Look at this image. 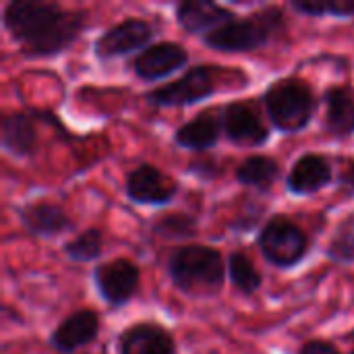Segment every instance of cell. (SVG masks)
Here are the masks:
<instances>
[{"label": "cell", "mask_w": 354, "mask_h": 354, "mask_svg": "<svg viewBox=\"0 0 354 354\" xmlns=\"http://www.w3.org/2000/svg\"><path fill=\"white\" fill-rule=\"evenodd\" d=\"M2 23L25 56L48 58L77 41L87 25V12L64 10L54 2L12 0L4 6Z\"/></svg>", "instance_id": "cell-1"}, {"label": "cell", "mask_w": 354, "mask_h": 354, "mask_svg": "<svg viewBox=\"0 0 354 354\" xmlns=\"http://www.w3.org/2000/svg\"><path fill=\"white\" fill-rule=\"evenodd\" d=\"M174 286L193 297H212L224 284V259L220 251L205 245L178 247L168 259Z\"/></svg>", "instance_id": "cell-2"}, {"label": "cell", "mask_w": 354, "mask_h": 354, "mask_svg": "<svg viewBox=\"0 0 354 354\" xmlns=\"http://www.w3.org/2000/svg\"><path fill=\"white\" fill-rule=\"evenodd\" d=\"M286 31V15L278 6L261 8L247 19H234L203 37L218 52H255Z\"/></svg>", "instance_id": "cell-3"}, {"label": "cell", "mask_w": 354, "mask_h": 354, "mask_svg": "<svg viewBox=\"0 0 354 354\" xmlns=\"http://www.w3.org/2000/svg\"><path fill=\"white\" fill-rule=\"evenodd\" d=\"M263 104L272 124L286 135L307 129L317 110L311 85L297 77L274 81L263 93Z\"/></svg>", "instance_id": "cell-4"}, {"label": "cell", "mask_w": 354, "mask_h": 354, "mask_svg": "<svg viewBox=\"0 0 354 354\" xmlns=\"http://www.w3.org/2000/svg\"><path fill=\"white\" fill-rule=\"evenodd\" d=\"M257 245L261 255L280 270L299 266L309 251V239L305 230L284 214H276L266 222L257 236Z\"/></svg>", "instance_id": "cell-5"}, {"label": "cell", "mask_w": 354, "mask_h": 354, "mask_svg": "<svg viewBox=\"0 0 354 354\" xmlns=\"http://www.w3.org/2000/svg\"><path fill=\"white\" fill-rule=\"evenodd\" d=\"M214 93H216V77L212 64H197L191 66L180 79L149 91L145 100L151 106L176 108V106H191L203 102Z\"/></svg>", "instance_id": "cell-6"}, {"label": "cell", "mask_w": 354, "mask_h": 354, "mask_svg": "<svg viewBox=\"0 0 354 354\" xmlns=\"http://www.w3.org/2000/svg\"><path fill=\"white\" fill-rule=\"evenodd\" d=\"M153 37V27L145 19H124L106 29L93 44V52L100 60H114L137 50H145Z\"/></svg>", "instance_id": "cell-7"}, {"label": "cell", "mask_w": 354, "mask_h": 354, "mask_svg": "<svg viewBox=\"0 0 354 354\" xmlns=\"http://www.w3.org/2000/svg\"><path fill=\"white\" fill-rule=\"evenodd\" d=\"M93 282L100 292V297L112 305V307H122L127 305L133 295L139 288L141 282V272L131 259H112L108 263H102L93 272Z\"/></svg>", "instance_id": "cell-8"}, {"label": "cell", "mask_w": 354, "mask_h": 354, "mask_svg": "<svg viewBox=\"0 0 354 354\" xmlns=\"http://www.w3.org/2000/svg\"><path fill=\"white\" fill-rule=\"evenodd\" d=\"M124 191L133 203L160 207L168 205L176 197L178 185L153 164H141L133 172H129Z\"/></svg>", "instance_id": "cell-9"}, {"label": "cell", "mask_w": 354, "mask_h": 354, "mask_svg": "<svg viewBox=\"0 0 354 354\" xmlns=\"http://www.w3.org/2000/svg\"><path fill=\"white\" fill-rule=\"evenodd\" d=\"M187 62H189V52L185 46L176 41H160L139 52L131 66L139 79L153 83L180 71L183 66H187Z\"/></svg>", "instance_id": "cell-10"}, {"label": "cell", "mask_w": 354, "mask_h": 354, "mask_svg": "<svg viewBox=\"0 0 354 354\" xmlns=\"http://www.w3.org/2000/svg\"><path fill=\"white\" fill-rule=\"evenodd\" d=\"M222 131L239 147H261L270 141V129L245 102H232L222 112Z\"/></svg>", "instance_id": "cell-11"}, {"label": "cell", "mask_w": 354, "mask_h": 354, "mask_svg": "<svg viewBox=\"0 0 354 354\" xmlns=\"http://www.w3.org/2000/svg\"><path fill=\"white\" fill-rule=\"evenodd\" d=\"M100 334V317L91 309L75 311L58 324L50 336V346L58 354H75L91 344Z\"/></svg>", "instance_id": "cell-12"}, {"label": "cell", "mask_w": 354, "mask_h": 354, "mask_svg": "<svg viewBox=\"0 0 354 354\" xmlns=\"http://www.w3.org/2000/svg\"><path fill=\"white\" fill-rule=\"evenodd\" d=\"M236 15L209 0H185L176 6V21L178 25L191 35H209L212 31L220 29L222 25L234 21Z\"/></svg>", "instance_id": "cell-13"}, {"label": "cell", "mask_w": 354, "mask_h": 354, "mask_svg": "<svg viewBox=\"0 0 354 354\" xmlns=\"http://www.w3.org/2000/svg\"><path fill=\"white\" fill-rule=\"evenodd\" d=\"M332 183V166L319 153L301 156L286 176V189L297 197L319 193Z\"/></svg>", "instance_id": "cell-14"}, {"label": "cell", "mask_w": 354, "mask_h": 354, "mask_svg": "<svg viewBox=\"0 0 354 354\" xmlns=\"http://www.w3.org/2000/svg\"><path fill=\"white\" fill-rule=\"evenodd\" d=\"M118 354H174V340L158 324H135L118 336Z\"/></svg>", "instance_id": "cell-15"}, {"label": "cell", "mask_w": 354, "mask_h": 354, "mask_svg": "<svg viewBox=\"0 0 354 354\" xmlns=\"http://www.w3.org/2000/svg\"><path fill=\"white\" fill-rule=\"evenodd\" d=\"M19 218H21L23 228L29 234L44 236V239L58 236L73 228V222L66 216V212L60 205L48 203V201L29 203L25 207H19Z\"/></svg>", "instance_id": "cell-16"}, {"label": "cell", "mask_w": 354, "mask_h": 354, "mask_svg": "<svg viewBox=\"0 0 354 354\" xmlns=\"http://www.w3.org/2000/svg\"><path fill=\"white\" fill-rule=\"evenodd\" d=\"M220 133H222V118L214 116L212 112H201L193 120L176 129L174 141L185 149L205 151L220 141Z\"/></svg>", "instance_id": "cell-17"}, {"label": "cell", "mask_w": 354, "mask_h": 354, "mask_svg": "<svg viewBox=\"0 0 354 354\" xmlns=\"http://www.w3.org/2000/svg\"><path fill=\"white\" fill-rule=\"evenodd\" d=\"M2 149L15 158H27L33 153L37 135L31 118L21 112L6 114L2 118V133H0Z\"/></svg>", "instance_id": "cell-18"}, {"label": "cell", "mask_w": 354, "mask_h": 354, "mask_svg": "<svg viewBox=\"0 0 354 354\" xmlns=\"http://www.w3.org/2000/svg\"><path fill=\"white\" fill-rule=\"evenodd\" d=\"M326 100V133L334 139H346L354 133V97L342 87H330Z\"/></svg>", "instance_id": "cell-19"}, {"label": "cell", "mask_w": 354, "mask_h": 354, "mask_svg": "<svg viewBox=\"0 0 354 354\" xmlns=\"http://www.w3.org/2000/svg\"><path fill=\"white\" fill-rule=\"evenodd\" d=\"M280 176V164L270 156H251L236 168V180L245 187L268 191Z\"/></svg>", "instance_id": "cell-20"}, {"label": "cell", "mask_w": 354, "mask_h": 354, "mask_svg": "<svg viewBox=\"0 0 354 354\" xmlns=\"http://www.w3.org/2000/svg\"><path fill=\"white\" fill-rule=\"evenodd\" d=\"M228 276L232 286L243 295H255L263 284V278L253 266V261L241 251L228 257Z\"/></svg>", "instance_id": "cell-21"}, {"label": "cell", "mask_w": 354, "mask_h": 354, "mask_svg": "<svg viewBox=\"0 0 354 354\" xmlns=\"http://www.w3.org/2000/svg\"><path fill=\"white\" fill-rule=\"evenodd\" d=\"M102 247H104L102 230L89 228V230L81 232L79 236H75L71 243L64 245V255L71 261L87 263V261H95L102 255Z\"/></svg>", "instance_id": "cell-22"}, {"label": "cell", "mask_w": 354, "mask_h": 354, "mask_svg": "<svg viewBox=\"0 0 354 354\" xmlns=\"http://www.w3.org/2000/svg\"><path fill=\"white\" fill-rule=\"evenodd\" d=\"M328 257L336 263L354 261V214L346 216L338 226L328 247Z\"/></svg>", "instance_id": "cell-23"}, {"label": "cell", "mask_w": 354, "mask_h": 354, "mask_svg": "<svg viewBox=\"0 0 354 354\" xmlns=\"http://www.w3.org/2000/svg\"><path fill=\"white\" fill-rule=\"evenodd\" d=\"M153 232L166 239H191L197 234V220L187 214H168L153 224Z\"/></svg>", "instance_id": "cell-24"}, {"label": "cell", "mask_w": 354, "mask_h": 354, "mask_svg": "<svg viewBox=\"0 0 354 354\" xmlns=\"http://www.w3.org/2000/svg\"><path fill=\"white\" fill-rule=\"evenodd\" d=\"M295 10L309 15V17H324V15H336V17H354V0H297L292 2Z\"/></svg>", "instance_id": "cell-25"}, {"label": "cell", "mask_w": 354, "mask_h": 354, "mask_svg": "<svg viewBox=\"0 0 354 354\" xmlns=\"http://www.w3.org/2000/svg\"><path fill=\"white\" fill-rule=\"evenodd\" d=\"M187 172L201 180H214L220 174V168L214 160H199V162H191Z\"/></svg>", "instance_id": "cell-26"}, {"label": "cell", "mask_w": 354, "mask_h": 354, "mask_svg": "<svg viewBox=\"0 0 354 354\" xmlns=\"http://www.w3.org/2000/svg\"><path fill=\"white\" fill-rule=\"evenodd\" d=\"M299 354H342L332 342L326 340H311L307 344H303V348L299 351Z\"/></svg>", "instance_id": "cell-27"}, {"label": "cell", "mask_w": 354, "mask_h": 354, "mask_svg": "<svg viewBox=\"0 0 354 354\" xmlns=\"http://www.w3.org/2000/svg\"><path fill=\"white\" fill-rule=\"evenodd\" d=\"M338 187H340L346 195L354 197V160H351V162L344 166V170L338 174Z\"/></svg>", "instance_id": "cell-28"}, {"label": "cell", "mask_w": 354, "mask_h": 354, "mask_svg": "<svg viewBox=\"0 0 354 354\" xmlns=\"http://www.w3.org/2000/svg\"><path fill=\"white\" fill-rule=\"evenodd\" d=\"M346 338H348V340H351V342H353V344H354V330H353V332H351V334H348V336H346ZM348 354H354V348Z\"/></svg>", "instance_id": "cell-29"}]
</instances>
